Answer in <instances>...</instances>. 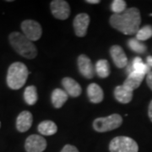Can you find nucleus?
Here are the masks:
<instances>
[{
  "label": "nucleus",
  "mask_w": 152,
  "mask_h": 152,
  "mask_svg": "<svg viewBox=\"0 0 152 152\" xmlns=\"http://www.w3.org/2000/svg\"><path fill=\"white\" fill-rule=\"evenodd\" d=\"M110 25L124 35L137 34L141 23L140 12L137 8L127 9L122 14H113L110 17Z\"/></svg>",
  "instance_id": "1"
},
{
  "label": "nucleus",
  "mask_w": 152,
  "mask_h": 152,
  "mask_svg": "<svg viewBox=\"0 0 152 152\" xmlns=\"http://www.w3.org/2000/svg\"><path fill=\"white\" fill-rule=\"evenodd\" d=\"M9 40L12 48L20 56L28 59H32L37 57V47L24 34L16 31L12 32L9 37Z\"/></svg>",
  "instance_id": "2"
},
{
  "label": "nucleus",
  "mask_w": 152,
  "mask_h": 152,
  "mask_svg": "<svg viewBox=\"0 0 152 152\" xmlns=\"http://www.w3.org/2000/svg\"><path fill=\"white\" fill-rule=\"evenodd\" d=\"M28 69L23 63L12 64L7 74V85L12 90H19L24 86L27 80Z\"/></svg>",
  "instance_id": "3"
},
{
  "label": "nucleus",
  "mask_w": 152,
  "mask_h": 152,
  "mask_svg": "<svg viewBox=\"0 0 152 152\" xmlns=\"http://www.w3.org/2000/svg\"><path fill=\"white\" fill-rule=\"evenodd\" d=\"M123 124V118L119 114H112L105 118H98L93 122V129L98 133H105L119 128Z\"/></svg>",
  "instance_id": "4"
},
{
  "label": "nucleus",
  "mask_w": 152,
  "mask_h": 152,
  "mask_svg": "<svg viewBox=\"0 0 152 152\" xmlns=\"http://www.w3.org/2000/svg\"><path fill=\"white\" fill-rule=\"evenodd\" d=\"M110 152H138V144L133 139L126 136H118L109 144Z\"/></svg>",
  "instance_id": "5"
},
{
  "label": "nucleus",
  "mask_w": 152,
  "mask_h": 152,
  "mask_svg": "<svg viewBox=\"0 0 152 152\" xmlns=\"http://www.w3.org/2000/svg\"><path fill=\"white\" fill-rule=\"evenodd\" d=\"M21 30L23 34L31 42L39 40L42 35V29L41 25L37 21L32 20H26L22 22Z\"/></svg>",
  "instance_id": "6"
},
{
  "label": "nucleus",
  "mask_w": 152,
  "mask_h": 152,
  "mask_svg": "<svg viewBox=\"0 0 152 152\" xmlns=\"http://www.w3.org/2000/svg\"><path fill=\"white\" fill-rule=\"evenodd\" d=\"M51 11L53 15L61 20H67L70 15V7L64 0H53L51 2Z\"/></svg>",
  "instance_id": "7"
},
{
  "label": "nucleus",
  "mask_w": 152,
  "mask_h": 152,
  "mask_svg": "<svg viewBox=\"0 0 152 152\" xmlns=\"http://www.w3.org/2000/svg\"><path fill=\"white\" fill-rule=\"evenodd\" d=\"M25 148L27 152H42L47 148V141L42 136L32 134L26 139Z\"/></svg>",
  "instance_id": "8"
},
{
  "label": "nucleus",
  "mask_w": 152,
  "mask_h": 152,
  "mask_svg": "<svg viewBox=\"0 0 152 152\" xmlns=\"http://www.w3.org/2000/svg\"><path fill=\"white\" fill-rule=\"evenodd\" d=\"M90 24V16L86 13H81L76 15L74 20L75 33L79 37H84L87 33V29Z\"/></svg>",
  "instance_id": "9"
},
{
  "label": "nucleus",
  "mask_w": 152,
  "mask_h": 152,
  "mask_svg": "<svg viewBox=\"0 0 152 152\" xmlns=\"http://www.w3.org/2000/svg\"><path fill=\"white\" fill-rule=\"evenodd\" d=\"M78 67L82 75L86 79H91L95 75V69L91 60L86 55L81 54L78 58Z\"/></svg>",
  "instance_id": "10"
},
{
  "label": "nucleus",
  "mask_w": 152,
  "mask_h": 152,
  "mask_svg": "<svg viewBox=\"0 0 152 152\" xmlns=\"http://www.w3.org/2000/svg\"><path fill=\"white\" fill-rule=\"evenodd\" d=\"M110 54H111V57L113 58L114 64L118 68L123 69L129 64H128L129 63L128 58L125 54L124 49L118 45H113L110 48Z\"/></svg>",
  "instance_id": "11"
},
{
  "label": "nucleus",
  "mask_w": 152,
  "mask_h": 152,
  "mask_svg": "<svg viewBox=\"0 0 152 152\" xmlns=\"http://www.w3.org/2000/svg\"><path fill=\"white\" fill-rule=\"evenodd\" d=\"M33 122V116L28 111H23L19 116L17 117L16 119V129L19 132H26L30 129L31 127Z\"/></svg>",
  "instance_id": "12"
},
{
  "label": "nucleus",
  "mask_w": 152,
  "mask_h": 152,
  "mask_svg": "<svg viewBox=\"0 0 152 152\" xmlns=\"http://www.w3.org/2000/svg\"><path fill=\"white\" fill-rule=\"evenodd\" d=\"M62 85L65 91L71 97H78L81 94V86L78 82L70 77H65L62 80Z\"/></svg>",
  "instance_id": "13"
},
{
  "label": "nucleus",
  "mask_w": 152,
  "mask_h": 152,
  "mask_svg": "<svg viewBox=\"0 0 152 152\" xmlns=\"http://www.w3.org/2000/svg\"><path fill=\"white\" fill-rule=\"evenodd\" d=\"M87 95L92 103L97 104L103 101V90L96 83H91L87 87Z\"/></svg>",
  "instance_id": "14"
},
{
  "label": "nucleus",
  "mask_w": 152,
  "mask_h": 152,
  "mask_svg": "<svg viewBox=\"0 0 152 152\" xmlns=\"http://www.w3.org/2000/svg\"><path fill=\"white\" fill-rule=\"evenodd\" d=\"M133 71L136 72V73H139L140 75H145L146 74L148 75L151 72V67L147 64H144L140 57H137L133 60L130 65L128 64V66H127L128 75H129Z\"/></svg>",
  "instance_id": "15"
},
{
  "label": "nucleus",
  "mask_w": 152,
  "mask_h": 152,
  "mask_svg": "<svg viewBox=\"0 0 152 152\" xmlns=\"http://www.w3.org/2000/svg\"><path fill=\"white\" fill-rule=\"evenodd\" d=\"M114 96L120 103H129L133 98V91L122 86H118L114 90Z\"/></svg>",
  "instance_id": "16"
},
{
  "label": "nucleus",
  "mask_w": 152,
  "mask_h": 152,
  "mask_svg": "<svg viewBox=\"0 0 152 152\" xmlns=\"http://www.w3.org/2000/svg\"><path fill=\"white\" fill-rule=\"evenodd\" d=\"M144 78H145V75L133 71L129 75L128 78L125 80L123 86L126 87V88H128L129 90L132 91H134V90L139 88L140 86L141 85Z\"/></svg>",
  "instance_id": "17"
},
{
  "label": "nucleus",
  "mask_w": 152,
  "mask_h": 152,
  "mask_svg": "<svg viewBox=\"0 0 152 152\" xmlns=\"http://www.w3.org/2000/svg\"><path fill=\"white\" fill-rule=\"evenodd\" d=\"M69 98V95L62 89H55L52 93V103L55 108H60L64 106Z\"/></svg>",
  "instance_id": "18"
},
{
  "label": "nucleus",
  "mask_w": 152,
  "mask_h": 152,
  "mask_svg": "<svg viewBox=\"0 0 152 152\" xmlns=\"http://www.w3.org/2000/svg\"><path fill=\"white\" fill-rule=\"evenodd\" d=\"M38 132L42 135H53L58 131V127L54 122L51 120H45L38 125Z\"/></svg>",
  "instance_id": "19"
},
{
  "label": "nucleus",
  "mask_w": 152,
  "mask_h": 152,
  "mask_svg": "<svg viewBox=\"0 0 152 152\" xmlns=\"http://www.w3.org/2000/svg\"><path fill=\"white\" fill-rule=\"evenodd\" d=\"M96 72L100 78H107L110 75V65L107 60L100 59L96 64Z\"/></svg>",
  "instance_id": "20"
},
{
  "label": "nucleus",
  "mask_w": 152,
  "mask_h": 152,
  "mask_svg": "<svg viewBox=\"0 0 152 152\" xmlns=\"http://www.w3.org/2000/svg\"><path fill=\"white\" fill-rule=\"evenodd\" d=\"M24 98H25L26 102L28 105H30V106L35 105L38 99L37 91L36 86H30L26 87L25 90V92H24Z\"/></svg>",
  "instance_id": "21"
},
{
  "label": "nucleus",
  "mask_w": 152,
  "mask_h": 152,
  "mask_svg": "<svg viewBox=\"0 0 152 152\" xmlns=\"http://www.w3.org/2000/svg\"><path fill=\"white\" fill-rule=\"evenodd\" d=\"M128 46H129V48L132 51L135 52L137 53H140V54L141 53H145L147 49L146 46L145 44L142 43L140 41H139L136 38H131V39H129V42H128Z\"/></svg>",
  "instance_id": "22"
},
{
  "label": "nucleus",
  "mask_w": 152,
  "mask_h": 152,
  "mask_svg": "<svg viewBox=\"0 0 152 152\" xmlns=\"http://www.w3.org/2000/svg\"><path fill=\"white\" fill-rule=\"evenodd\" d=\"M152 37V26H145L144 27L139 30L136 34V39L140 42L146 41L148 39Z\"/></svg>",
  "instance_id": "23"
},
{
  "label": "nucleus",
  "mask_w": 152,
  "mask_h": 152,
  "mask_svg": "<svg viewBox=\"0 0 152 152\" xmlns=\"http://www.w3.org/2000/svg\"><path fill=\"white\" fill-rule=\"evenodd\" d=\"M126 2L124 0H114L113 1L111 4V10L114 14H122L124 13L127 9H126Z\"/></svg>",
  "instance_id": "24"
},
{
  "label": "nucleus",
  "mask_w": 152,
  "mask_h": 152,
  "mask_svg": "<svg viewBox=\"0 0 152 152\" xmlns=\"http://www.w3.org/2000/svg\"><path fill=\"white\" fill-rule=\"evenodd\" d=\"M61 152H80L78 151V149L74 145H66L62 149Z\"/></svg>",
  "instance_id": "25"
},
{
  "label": "nucleus",
  "mask_w": 152,
  "mask_h": 152,
  "mask_svg": "<svg viewBox=\"0 0 152 152\" xmlns=\"http://www.w3.org/2000/svg\"><path fill=\"white\" fill-rule=\"evenodd\" d=\"M146 82L149 88L152 91V71H151V72L147 75Z\"/></svg>",
  "instance_id": "26"
},
{
  "label": "nucleus",
  "mask_w": 152,
  "mask_h": 152,
  "mask_svg": "<svg viewBox=\"0 0 152 152\" xmlns=\"http://www.w3.org/2000/svg\"><path fill=\"white\" fill-rule=\"evenodd\" d=\"M148 116L150 118V119L152 122V100L151 102H150V105H149V109H148Z\"/></svg>",
  "instance_id": "27"
},
{
  "label": "nucleus",
  "mask_w": 152,
  "mask_h": 152,
  "mask_svg": "<svg viewBox=\"0 0 152 152\" xmlns=\"http://www.w3.org/2000/svg\"><path fill=\"white\" fill-rule=\"evenodd\" d=\"M88 4H100V0H86V1Z\"/></svg>",
  "instance_id": "28"
},
{
  "label": "nucleus",
  "mask_w": 152,
  "mask_h": 152,
  "mask_svg": "<svg viewBox=\"0 0 152 152\" xmlns=\"http://www.w3.org/2000/svg\"><path fill=\"white\" fill-rule=\"evenodd\" d=\"M146 61H147V64L150 66V67H152V56H149V57H147Z\"/></svg>",
  "instance_id": "29"
},
{
  "label": "nucleus",
  "mask_w": 152,
  "mask_h": 152,
  "mask_svg": "<svg viewBox=\"0 0 152 152\" xmlns=\"http://www.w3.org/2000/svg\"><path fill=\"white\" fill-rule=\"evenodd\" d=\"M0 128H1V123H0Z\"/></svg>",
  "instance_id": "30"
}]
</instances>
